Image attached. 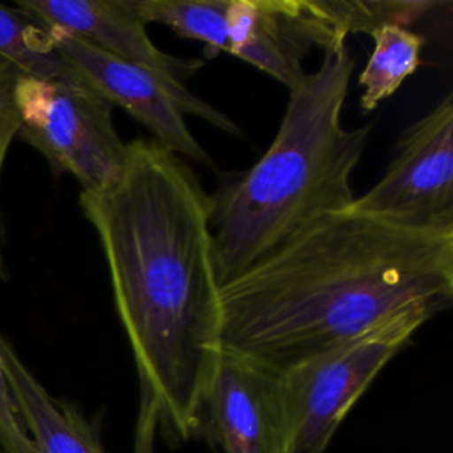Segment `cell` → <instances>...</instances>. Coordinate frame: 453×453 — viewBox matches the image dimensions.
Wrapping results in <instances>:
<instances>
[{
  "label": "cell",
  "mask_w": 453,
  "mask_h": 453,
  "mask_svg": "<svg viewBox=\"0 0 453 453\" xmlns=\"http://www.w3.org/2000/svg\"><path fill=\"white\" fill-rule=\"evenodd\" d=\"M97 234L138 388L133 453L202 432L223 354L212 198L182 157L154 140L127 143L120 177L81 191Z\"/></svg>",
  "instance_id": "6da1fadb"
},
{
  "label": "cell",
  "mask_w": 453,
  "mask_h": 453,
  "mask_svg": "<svg viewBox=\"0 0 453 453\" xmlns=\"http://www.w3.org/2000/svg\"><path fill=\"white\" fill-rule=\"evenodd\" d=\"M223 350L280 372L453 301V225L327 212L226 280Z\"/></svg>",
  "instance_id": "7a4b0ae2"
},
{
  "label": "cell",
  "mask_w": 453,
  "mask_h": 453,
  "mask_svg": "<svg viewBox=\"0 0 453 453\" xmlns=\"http://www.w3.org/2000/svg\"><path fill=\"white\" fill-rule=\"evenodd\" d=\"M354 67L345 46L324 51L320 65L288 90L269 149L211 196L221 285L310 221L356 198L350 180L368 145L370 126L345 127L342 122Z\"/></svg>",
  "instance_id": "3957f363"
},
{
  "label": "cell",
  "mask_w": 453,
  "mask_h": 453,
  "mask_svg": "<svg viewBox=\"0 0 453 453\" xmlns=\"http://www.w3.org/2000/svg\"><path fill=\"white\" fill-rule=\"evenodd\" d=\"M428 320L411 313L276 373L283 453H324L382 368Z\"/></svg>",
  "instance_id": "277c9868"
},
{
  "label": "cell",
  "mask_w": 453,
  "mask_h": 453,
  "mask_svg": "<svg viewBox=\"0 0 453 453\" xmlns=\"http://www.w3.org/2000/svg\"><path fill=\"white\" fill-rule=\"evenodd\" d=\"M18 134L37 149L55 173L73 175L81 191L113 184L127 143L115 129L111 104L74 80L21 74L14 87Z\"/></svg>",
  "instance_id": "5b68a950"
},
{
  "label": "cell",
  "mask_w": 453,
  "mask_h": 453,
  "mask_svg": "<svg viewBox=\"0 0 453 453\" xmlns=\"http://www.w3.org/2000/svg\"><path fill=\"white\" fill-rule=\"evenodd\" d=\"M51 46L69 74L101 96L108 104L126 110L149 129L152 140L179 157L212 166V159L188 127L186 115L241 134V127L223 111L196 97L182 80L97 50L65 32L46 28Z\"/></svg>",
  "instance_id": "8992f818"
},
{
  "label": "cell",
  "mask_w": 453,
  "mask_h": 453,
  "mask_svg": "<svg viewBox=\"0 0 453 453\" xmlns=\"http://www.w3.org/2000/svg\"><path fill=\"white\" fill-rule=\"evenodd\" d=\"M414 225H453V96L411 124L384 175L349 205Z\"/></svg>",
  "instance_id": "52a82bcc"
},
{
  "label": "cell",
  "mask_w": 453,
  "mask_h": 453,
  "mask_svg": "<svg viewBox=\"0 0 453 453\" xmlns=\"http://www.w3.org/2000/svg\"><path fill=\"white\" fill-rule=\"evenodd\" d=\"M228 55L269 74L287 90L308 71L303 60L311 48H343L329 0H230Z\"/></svg>",
  "instance_id": "ba28073f"
},
{
  "label": "cell",
  "mask_w": 453,
  "mask_h": 453,
  "mask_svg": "<svg viewBox=\"0 0 453 453\" xmlns=\"http://www.w3.org/2000/svg\"><path fill=\"white\" fill-rule=\"evenodd\" d=\"M202 430L221 453H283L276 372L223 350L209 384Z\"/></svg>",
  "instance_id": "9c48e42d"
},
{
  "label": "cell",
  "mask_w": 453,
  "mask_h": 453,
  "mask_svg": "<svg viewBox=\"0 0 453 453\" xmlns=\"http://www.w3.org/2000/svg\"><path fill=\"white\" fill-rule=\"evenodd\" d=\"M44 28L65 32L110 55L182 80L202 60L180 58L156 46L133 0H18L14 5Z\"/></svg>",
  "instance_id": "30bf717a"
},
{
  "label": "cell",
  "mask_w": 453,
  "mask_h": 453,
  "mask_svg": "<svg viewBox=\"0 0 453 453\" xmlns=\"http://www.w3.org/2000/svg\"><path fill=\"white\" fill-rule=\"evenodd\" d=\"M0 359L35 453H104L90 421L73 403L55 398L2 334Z\"/></svg>",
  "instance_id": "8fae6325"
},
{
  "label": "cell",
  "mask_w": 453,
  "mask_h": 453,
  "mask_svg": "<svg viewBox=\"0 0 453 453\" xmlns=\"http://www.w3.org/2000/svg\"><path fill=\"white\" fill-rule=\"evenodd\" d=\"M373 51L359 73V104L363 111L375 110L384 99L393 96L402 83L423 64L421 48L426 37L400 25H380L370 32Z\"/></svg>",
  "instance_id": "7c38bea8"
},
{
  "label": "cell",
  "mask_w": 453,
  "mask_h": 453,
  "mask_svg": "<svg viewBox=\"0 0 453 453\" xmlns=\"http://www.w3.org/2000/svg\"><path fill=\"white\" fill-rule=\"evenodd\" d=\"M133 5L145 23L165 25L180 37L202 42L209 57L228 53L230 0H133Z\"/></svg>",
  "instance_id": "4fadbf2b"
},
{
  "label": "cell",
  "mask_w": 453,
  "mask_h": 453,
  "mask_svg": "<svg viewBox=\"0 0 453 453\" xmlns=\"http://www.w3.org/2000/svg\"><path fill=\"white\" fill-rule=\"evenodd\" d=\"M0 57L11 62L21 74L34 78L71 76L65 64L55 53L44 27L25 16L16 7L0 4Z\"/></svg>",
  "instance_id": "5bb4252c"
},
{
  "label": "cell",
  "mask_w": 453,
  "mask_h": 453,
  "mask_svg": "<svg viewBox=\"0 0 453 453\" xmlns=\"http://www.w3.org/2000/svg\"><path fill=\"white\" fill-rule=\"evenodd\" d=\"M21 73L7 60L0 57V173L5 161L7 149L12 138L18 134V111L14 103V87ZM2 241V239H0ZM4 251L0 242V278H5Z\"/></svg>",
  "instance_id": "9a60e30c"
},
{
  "label": "cell",
  "mask_w": 453,
  "mask_h": 453,
  "mask_svg": "<svg viewBox=\"0 0 453 453\" xmlns=\"http://www.w3.org/2000/svg\"><path fill=\"white\" fill-rule=\"evenodd\" d=\"M0 449L4 453H35L21 423L7 375L0 359Z\"/></svg>",
  "instance_id": "2e32d148"
},
{
  "label": "cell",
  "mask_w": 453,
  "mask_h": 453,
  "mask_svg": "<svg viewBox=\"0 0 453 453\" xmlns=\"http://www.w3.org/2000/svg\"><path fill=\"white\" fill-rule=\"evenodd\" d=\"M0 453H4V451H2V449H0Z\"/></svg>",
  "instance_id": "e0dca14e"
}]
</instances>
